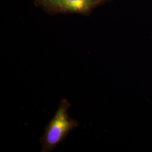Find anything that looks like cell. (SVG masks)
<instances>
[{
	"label": "cell",
	"instance_id": "cell-1",
	"mask_svg": "<svg viewBox=\"0 0 152 152\" xmlns=\"http://www.w3.org/2000/svg\"><path fill=\"white\" fill-rule=\"evenodd\" d=\"M71 103L66 99L61 100L54 116L46 126L45 134L40 139L42 152H50L64 141L71 131L77 127L78 122L69 115L68 110Z\"/></svg>",
	"mask_w": 152,
	"mask_h": 152
},
{
	"label": "cell",
	"instance_id": "cell-2",
	"mask_svg": "<svg viewBox=\"0 0 152 152\" xmlns=\"http://www.w3.org/2000/svg\"><path fill=\"white\" fill-rule=\"evenodd\" d=\"M45 11L51 14L87 15L105 0H34Z\"/></svg>",
	"mask_w": 152,
	"mask_h": 152
}]
</instances>
